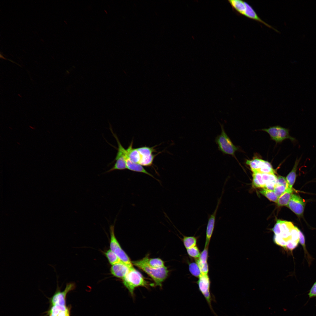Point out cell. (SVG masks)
Masks as SVG:
<instances>
[{
    "label": "cell",
    "mask_w": 316,
    "mask_h": 316,
    "mask_svg": "<svg viewBox=\"0 0 316 316\" xmlns=\"http://www.w3.org/2000/svg\"><path fill=\"white\" fill-rule=\"evenodd\" d=\"M132 263L148 275L154 281L156 286L161 287L163 282L168 276L169 271L166 267L158 268L151 267L147 263L145 257L140 260L132 261Z\"/></svg>",
    "instance_id": "6da1fadb"
},
{
    "label": "cell",
    "mask_w": 316,
    "mask_h": 316,
    "mask_svg": "<svg viewBox=\"0 0 316 316\" xmlns=\"http://www.w3.org/2000/svg\"><path fill=\"white\" fill-rule=\"evenodd\" d=\"M124 286L132 296H133L135 288L139 286L147 288L148 284L142 274L134 267L131 268L127 275L122 279Z\"/></svg>",
    "instance_id": "7a4b0ae2"
},
{
    "label": "cell",
    "mask_w": 316,
    "mask_h": 316,
    "mask_svg": "<svg viewBox=\"0 0 316 316\" xmlns=\"http://www.w3.org/2000/svg\"><path fill=\"white\" fill-rule=\"evenodd\" d=\"M219 123L221 128V133L217 135L215 139L218 150L223 154L231 155L236 159L235 153L238 150L239 148L233 144L226 132L223 125Z\"/></svg>",
    "instance_id": "3957f363"
},
{
    "label": "cell",
    "mask_w": 316,
    "mask_h": 316,
    "mask_svg": "<svg viewBox=\"0 0 316 316\" xmlns=\"http://www.w3.org/2000/svg\"><path fill=\"white\" fill-rule=\"evenodd\" d=\"M114 225L109 227L110 236V249L120 259L121 261L130 267H133L132 262L128 255L123 249L116 238L114 233Z\"/></svg>",
    "instance_id": "277c9868"
},
{
    "label": "cell",
    "mask_w": 316,
    "mask_h": 316,
    "mask_svg": "<svg viewBox=\"0 0 316 316\" xmlns=\"http://www.w3.org/2000/svg\"><path fill=\"white\" fill-rule=\"evenodd\" d=\"M261 130L267 132L270 135L271 139L276 143H280L286 139H289L293 143H295L296 139L291 136L288 129L279 126L270 127L268 128L263 129Z\"/></svg>",
    "instance_id": "5b68a950"
},
{
    "label": "cell",
    "mask_w": 316,
    "mask_h": 316,
    "mask_svg": "<svg viewBox=\"0 0 316 316\" xmlns=\"http://www.w3.org/2000/svg\"><path fill=\"white\" fill-rule=\"evenodd\" d=\"M198 278L197 284L199 290L204 297L211 311L217 316L212 305L213 298L210 291L211 282L208 275L202 274Z\"/></svg>",
    "instance_id": "8992f818"
},
{
    "label": "cell",
    "mask_w": 316,
    "mask_h": 316,
    "mask_svg": "<svg viewBox=\"0 0 316 316\" xmlns=\"http://www.w3.org/2000/svg\"><path fill=\"white\" fill-rule=\"evenodd\" d=\"M246 164L249 166L253 173L269 174L275 173L271 163L262 159L255 158L251 160L247 159Z\"/></svg>",
    "instance_id": "52a82bcc"
},
{
    "label": "cell",
    "mask_w": 316,
    "mask_h": 316,
    "mask_svg": "<svg viewBox=\"0 0 316 316\" xmlns=\"http://www.w3.org/2000/svg\"><path fill=\"white\" fill-rule=\"evenodd\" d=\"M110 129L117 142L118 148L117 154L114 159L115 162L112 167L106 173L109 172L116 170H123L127 169L126 159V149H125L121 145L116 135L113 132L111 128Z\"/></svg>",
    "instance_id": "ba28073f"
},
{
    "label": "cell",
    "mask_w": 316,
    "mask_h": 316,
    "mask_svg": "<svg viewBox=\"0 0 316 316\" xmlns=\"http://www.w3.org/2000/svg\"><path fill=\"white\" fill-rule=\"evenodd\" d=\"M223 193L224 189H223L220 197L217 200V205L215 210L212 214H208V221L206 229V241L205 246L209 247L210 240L214 231L217 213L219 206L221 203Z\"/></svg>",
    "instance_id": "9c48e42d"
},
{
    "label": "cell",
    "mask_w": 316,
    "mask_h": 316,
    "mask_svg": "<svg viewBox=\"0 0 316 316\" xmlns=\"http://www.w3.org/2000/svg\"><path fill=\"white\" fill-rule=\"evenodd\" d=\"M305 203L304 200L299 196L292 195L287 206L298 216H302L304 212Z\"/></svg>",
    "instance_id": "30bf717a"
},
{
    "label": "cell",
    "mask_w": 316,
    "mask_h": 316,
    "mask_svg": "<svg viewBox=\"0 0 316 316\" xmlns=\"http://www.w3.org/2000/svg\"><path fill=\"white\" fill-rule=\"evenodd\" d=\"M75 288V284L73 283H67L64 290L60 291L59 288L55 294L52 297L51 302L52 305H66V298L67 293L73 290Z\"/></svg>",
    "instance_id": "8fae6325"
},
{
    "label": "cell",
    "mask_w": 316,
    "mask_h": 316,
    "mask_svg": "<svg viewBox=\"0 0 316 316\" xmlns=\"http://www.w3.org/2000/svg\"><path fill=\"white\" fill-rule=\"evenodd\" d=\"M131 268L121 262L112 265L110 271L113 276L122 279L128 273Z\"/></svg>",
    "instance_id": "7c38bea8"
},
{
    "label": "cell",
    "mask_w": 316,
    "mask_h": 316,
    "mask_svg": "<svg viewBox=\"0 0 316 316\" xmlns=\"http://www.w3.org/2000/svg\"><path fill=\"white\" fill-rule=\"evenodd\" d=\"M294 227L293 223L290 221L281 220V233L279 235L277 236L280 237L286 245L291 240V231Z\"/></svg>",
    "instance_id": "4fadbf2b"
},
{
    "label": "cell",
    "mask_w": 316,
    "mask_h": 316,
    "mask_svg": "<svg viewBox=\"0 0 316 316\" xmlns=\"http://www.w3.org/2000/svg\"><path fill=\"white\" fill-rule=\"evenodd\" d=\"M246 8L243 16L250 19L255 20L257 22L260 23L269 28H271L277 32L279 31L273 27L272 26L268 24L263 20L258 15L252 7L247 2H245Z\"/></svg>",
    "instance_id": "5bb4252c"
},
{
    "label": "cell",
    "mask_w": 316,
    "mask_h": 316,
    "mask_svg": "<svg viewBox=\"0 0 316 316\" xmlns=\"http://www.w3.org/2000/svg\"><path fill=\"white\" fill-rule=\"evenodd\" d=\"M127 169L132 171L140 172L148 175L159 182V180L155 178L152 174L148 172L141 165L132 162L128 158L126 157Z\"/></svg>",
    "instance_id": "9a60e30c"
},
{
    "label": "cell",
    "mask_w": 316,
    "mask_h": 316,
    "mask_svg": "<svg viewBox=\"0 0 316 316\" xmlns=\"http://www.w3.org/2000/svg\"><path fill=\"white\" fill-rule=\"evenodd\" d=\"M49 314V316H70L69 311L66 305H53Z\"/></svg>",
    "instance_id": "2e32d148"
},
{
    "label": "cell",
    "mask_w": 316,
    "mask_h": 316,
    "mask_svg": "<svg viewBox=\"0 0 316 316\" xmlns=\"http://www.w3.org/2000/svg\"><path fill=\"white\" fill-rule=\"evenodd\" d=\"M301 157L296 159L292 169L286 178L289 188H292V186L295 182L297 176L296 172Z\"/></svg>",
    "instance_id": "e0dca14e"
},
{
    "label": "cell",
    "mask_w": 316,
    "mask_h": 316,
    "mask_svg": "<svg viewBox=\"0 0 316 316\" xmlns=\"http://www.w3.org/2000/svg\"><path fill=\"white\" fill-rule=\"evenodd\" d=\"M133 141H132L126 149V157L128 158L132 162L138 164L141 159V155L137 148L133 147Z\"/></svg>",
    "instance_id": "ac0fdd59"
},
{
    "label": "cell",
    "mask_w": 316,
    "mask_h": 316,
    "mask_svg": "<svg viewBox=\"0 0 316 316\" xmlns=\"http://www.w3.org/2000/svg\"><path fill=\"white\" fill-rule=\"evenodd\" d=\"M228 1L233 9L239 15H243L246 8L245 1L241 0H229Z\"/></svg>",
    "instance_id": "d6986e66"
},
{
    "label": "cell",
    "mask_w": 316,
    "mask_h": 316,
    "mask_svg": "<svg viewBox=\"0 0 316 316\" xmlns=\"http://www.w3.org/2000/svg\"><path fill=\"white\" fill-rule=\"evenodd\" d=\"M293 188H288L285 193L278 197L277 202L278 205L287 206L293 194Z\"/></svg>",
    "instance_id": "ffe728a7"
},
{
    "label": "cell",
    "mask_w": 316,
    "mask_h": 316,
    "mask_svg": "<svg viewBox=\"0 0 316 316\" xmlns=\"http://www.w3.org/2000/svg\"><path fill=\"white\" fill-rule=\"evenodd\" d=\"M145 257L147 263L151 267L158 268L165 266L164 262L159 258H149L148 255Z\"/></svg>",
    "instance_id": "44dd1931"
},
{
    "label": "cell",
    "mask_w": 316,
    "mask_h": 316,
    "mask_svg": "<svg viewBox=\"0 0 316 316\" xmlns=\"http://www.w3.org/2000/svg\"><path fill=\"white\" fill-rule=\"evenodd\" d=\"M253 185L256 188H265V183L262 177V173H253Z\"/></svg>",
    "instance_id": "7402d4cb"
},
{
    "label": "cell",
    "mask_w": 316,
    "mask_h": 316,
    "mask_svg": "<svg viewBox=\"0 0 316 316\" xmlns=\"http://www.w3.org/2000/svg\"><path fill=\"white\" fill-rule=\"evenodd\" d=\"M183 236L182 239L183 245L187 249L196 246L197 237L193 236Z\"/></svg>",
    "instance_id": "603a6c76"
},
{
    "label": "cell",
    "mask_w": 316,
    "mask_h": 316,
    "mask_svg": "<svg viewBox=\"0 0 316 316\" xmlns=\"http://www.w3.org/2000/svg\"><path fill=\"white\" fill-rule=\"evenodd\" d=\"M104 254L109 263L111 265L122 262L118 257L110 249L107 250Z\"/></svg>",
    "instance_id": "cb8c5ba5"
},
{
    "label": "cell",
    "mask_w": 316,
    "mask_h": 316,
    "mask_svg": "<svg viewBox=\"0 0 316 316\" xmlns=\"http://www.w3.org/2000/svg\"><path fill=\"white\" fill-rule=\"evenodd\" d=\"M260 192L270 201L277 203L279 197L274 191L263 188Z\"/></svg>",
    "instance_id": "d4e9b609"
},
{
    "label": "cell",
    "mask_w": 316,
    "mask_h": 316,
    "mask_svg": "<svg viewBox=\"0 0 316 316\" xmlns=\"http://www.w3.org/2000/svg\"><path fill=\"white\" fill-rule=\"evenodd\" d=\"M188 269L190 273L193 276L199 278L202 274L197 263L191 262L188 265Z\"/></svg>",
    "instance_id": "484cf974"
},
{
    "label": "cell",
    "mask_w": 316,
    "mask_h": 316,
    "mask_svg": "<svg viewBox=\"0 0 316 316\" xmlns=\"http://www.w3.org/2000/svg\"><path fill=\"white\" fill-rule=\"evenodd\" d=\"M137 149L141 156H149L153 154V153L156 151L154 147L143 146L137 148Z\"/></svg>",
    "instance_id": "4316f807"
},
{
    "label": "cell",
    "mask_w": 316,
    "mask_h": 316,
    "mask_svg": "<svg viewBox=\"0 0 316 316\" xmlns=\"http://www.w3.org/2000/svg\"><path fill=\"white\" fill-rule=\"evenodd\" d=\"M156 155L157 154H153L149 156H141V159L138 164L142 166H150L152 165Z\"/></svg>",
    "instance_id": "83f0119b"
},
{
    "label": "cell",
    "mask_w": 316,
    "mask_h": 316,
    "mask_svg": "<svg viewBox=\"0 0 316 316\" xmlns=\"http://www.w3.org/2000/svg\"><path fill=\"white\" fill-rule=\"evenodd\" d=\"M186 251L190 257L196 259L199 258L200 253L197 245L187 249Z\"/></svg>",
    "instance_id": "f1b7e54d"
},
{
    "label": "cell",
    "mask_w": 316,
    "mask_h": 316,
    "mask_svg": "<svg viewBox=\"0 0 316 316\" xmlns=\"http://www.w3.org/2000/svg\"><path fill=\"white\" fill-rule=\"evenodd\" d=\"M196 262L198 265L201 274H208L209 266L207 262H202L197 259Z\"/></svg>",
    "instance_id": "f546056e"
},
{
    "label": "cell",
    "mask_w": 316,
    "mask_h": 316,
    "mask_svg": "<svg viewBox=\"0 0 316 316\" xmlns=\"http://www.w3.org/2000/svg\"><path fill=\"white\" fill-rule=\"evenodd\" d=\"M208 247L205 246L203 250L201 253L199 258L198 259L200 261L203 262H207L208 258Z\"/></svg>",
    "instance_id": "4dcf8cb0"
},
{
    "label": "cell",
    "mask_w": 316,
    "mask_h": 316,
    "mask_svg": "<svg viewBox=\"0 0 316 316\" xmlns=\"http://www.w3.org/2000/svg\"><path fill=\"white\" fill-rule=\"evenodd\" d=\"M287 189L284 186L277 184L275 188L274 191L278 197H279L285 193Z\"/></svg>",
    "instance_id": "1f68e13d"
},
{
    "label": "cell",
    "mask_w": 316,
    "mask_h": 316,
    "mask_svg": "<svg viewBox=\"0 0 316 316\" xmlns=\"http://www.w3.org/2000/svg\"><path fill=\"white\" fill-rule=\"evenodd\" d=\"M281 220H278L274 227L272 229L275 235H279L281 233L280 224Z\"/></svg>",
    "instance_id": "d6a6232c"
},
{
    "label": "cell",
    "mask_w": 316,
    "mask_h": 316,
    "mask_svg": "<svg viewBox=\"0 0 316 316\" xmlns=\"http://www.w3.org/2000/svg\"><path fill=\"white\" fill-rule=\"evenodd\" d=\"M277 184L284 186L288 188V185L286 178L284 177L279 176H277Z\"/></svg>",
    "instance_id": "836d02e7"
},
{
    "label": "cell",
    "mask_w": 316,
    "mask_h": 316,
    "mask_svg": "<svg viewBox=\"0 0 316 316\" xmlns=\"http://www.w3.org/2000/svg\"><path fill=\"white\" fill-rule=\"evenodd\" d=\"M299 242L303 246L305 253L308 254V252L306 250L305 245V236L302 232L299 230Z\"/></svg>",
    "instance_id": "e575fe53"
},
{
    "label": "cell",
    "mask_w": 316,
    "mask_h": 316,
    "mask_svg": "<svg viewBox=\"0 0 316 316\" xmlns=\"http://www.w3.org/2000/svg\"><path fill=\"white\" fill-rule=\"evenodd\" d=\"M308 295L310 298L314 297L316 296V281L310 290Z\"/></svg>",
    "instance_id": "d590c367"
}]
</instances>
